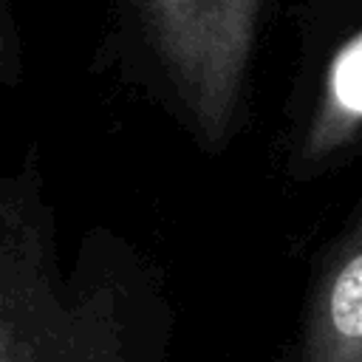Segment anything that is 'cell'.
Listing matches in <instances>:
<instances>
[{"instance_id": "1", "label": "cell", "mask_w": 362, "mask_h": 362, "mask_svg": "<svg viewBox=\"0 0 362 362\" xmlns=\"http://www.w3.org/2000/svg\"><path fill=\"white\" fill-rule=\"evenodd\" d=\"M0 362H124L119 291L59 280L34 170L0 178Z\"/></svg>"}, {"instance_id": "2", "label": "cell", "mask_w": 362, "mask_h": 362, "mask_svg": "<svg viewBox=\"0 0 362 362\" xmlns=\"http://www.w3.org/2000/svg\"><path fill=\"white\" fill-rule=\"evenodd\" d=\"M147 37L198 133L221 144L235 122L266 0H136Z\"/></svg>"}, {"instance_id": "3", "label": "cell", "mask_w": 362, "mask_h": 362, "mask_svg": "<svg viewBox=\"0 0 362 362\" xmlns=\"http://www.w3.org/2000/svg\"><path fill=\"white\" fill-rule=\"evenodd\" d=\"M305 362H362V229L354 223L328 255L305 317Z\"/></svg>"}, {"instance_id": "4", "label": "cell", "mask_w": 362, "mask_h": 362, "mask_svg": "<svg viewBox=\"0 0 362 362\" xmlns=\"http://www.w3.org/2000/svg\"><path fill=\"white\" fill-rule=\"evenodd\" d=\"M320 102L305 133V158H328L356 141L362 124V34L351 28L334 48L322 82Z\"/></svg>"}, {"instance_id": "5", "label": "cell", "mask_w": 362, "mask_h": 362, "mask_svg": "<svg viewBox=\"0 0 362 362\" xmlns=\"http://www.w3.org/2000/svg\"><path fill=\"white\" fill-rule=\"evenodd\" d=\"M3 51H6V45H3V37H0V74H3Z\"/></svg>"}]
</instances>
